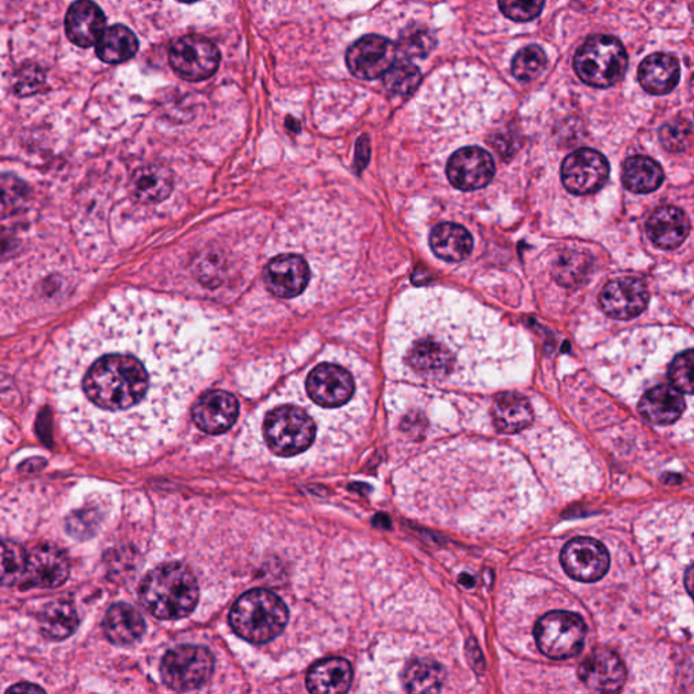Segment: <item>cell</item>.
I'll return each mask as SVG.
<instances>
[{"label": "cell", "instance_id": "cell-1", "mask_svg": "<svg viewBox=\"0 0 694 694\" xmlns=\"http://www.w3.org/2000/svg\"><path fill=\"white\" fill-rule=\"evenodd\" d=\"M213 356L195 310L158 296H116L56 345L62 426L89 451L147 456L173 436Z\"/></svg>", "mask_w": 694, "mask_h": 694}, {"label": "cell", "instance_id": "cell-2", "mask_svg": "<svg viewBox=\"0 0 694 694\" xmlns=\"http://www.w3.org/2000/svg\"><path fill=\"white\" fill-rule=\"evenodd\" d=\"M139 597L152 616L180 620L195 612L200 590L189 567L167 563L147 574L139 586Z\"/></svg>", "mask_w": 694, "mask_h": 694}, {"label": "cell", "instance_id": "cell-3", "mask_svg": "<svg viewBox=\"0 0 694 694\" xmlns=\"http://www.w3.org/2000/svg\"><path fill=\"white\" fill-rule=\"evenodd\" d=\"M288 618L287 605L266 589H253L239 597L230 612L233 633L253 645L275 640L286 629Z\"/></svg>", "mask_w": 694, "mask_h": 694}, {"label": "cell", "instance_id": "cell-4", "mask_svg": "<svg viewBox=\"0 0 694 694\" xmlns=\"http://www.w3.org/2000/svg\"><path fill=\"white\" fill-rule=\"evenodd\" d=\"M628 56L624 45L608 34L586 39L574 58L580 81L593 88H611L622 81L627 71Z\"/></svg>", "mask_w": 694, "mask_h": 694}, {"label": "cell", "instance_id": "cell-5", "mask_svg": "<svg viewBox=\"0 0 694 694\" xmlns=\"http://www.w3.org/2000/svg\"><path fill=\"white\" fill-rule=\"evenodd\" d=\"M315 436L314 419L303 408L280 406L273 408L266 415L264 423L265 441L277 456H298L314 443Z\"/></svg>", "mask_w": 694, "mask_h": 694}, {"label": "cell", "instance_id": "cell-6", "mask_svg": "<svg viewBox=\"0 0 694 694\" xmlns=\"http://www.w3.org/2000/svg\"><path fill=\"white\" fill-rule=\"evenodd\" d=\"M215 670L212 652L203 646L175 647L164 656L161 674L164 684L174 691H195L207 684Z\"/></svg>", "mask_w": 694, "mask_h": 694}, {"label": "cell", "instance_id": "cell-7", "mask_svg": "<svg viewBox=\"0 0 694 694\" xmlns=\"http://www.w3.org/2000/svg\"><path fill=\"white\" fill-rule=\"evenodd\" d=\"M534 637L545 657L568 659L578 656L582 650L586 625L576 613L550 612L539 620Z\"/></svg>", "mask_w": 694, "mask_h": 694}, {"label": "cell", "instance_id": "cell-8", "mask_svg": "<svg viewBox=\"0 0 694 694\" xmlns=\"http://www.w3.org/2000/svg\"><path fill=\"white\" fill-rule=\"evenodd\" d=\"M170 65L187 82H201L218 71L220 53L210 39L203 36H185L170 49Z\"/></svg>", "mask_w": 694, "mask_h": 694}, {"label": "cell", "instance_id": "cell-9", "mask_svg": "<svg viewBox=\"0 0 694 694\" xmlns=\"http://www.w3.org/2000/svg\"><path fill=\"white\" fill-rule=\"evenodd\" d=\"M609 178V163L602 153L582 148L562 164V181L572 195L586 196L602 189Z\"/></svg>", "mask_w": 694, "mask_h": 694}, {"label": "cell", "instance_id": "cell-10", "mask_svg": "<svg viewBox=\"0 0 694 694\" xmlns=\"http://www.w3.org/2000/svg\"><path fill=\"white\" fill-rule=\"evenodd\" d=\"M560 560L568 576L586 583L604 578L611 565L604 544L590 537H577L567 543Z\"/></svg>", "mask_w": 694, "mask_h": 694}, {"label": "cell", "instance_id": "cell-11", "mask_svg": "<svg viewBox=\"0 0 694 694\" xmlns=\"http://www.w3.org/2000/svg\"><path fill=\"white\" fill-rule=\"evenodd\" d=\"M397 48L390 39L381 36H366L358 39L347 50L346 62L352 76L371 81L384 77L396 62Z\"/></svg>", "mask_w": 694, "mask_h": 694}, {"label": "cell", "instance_id": "cell-12", "mask_svg": "<svg viewBox=\"0 0 694 694\" xmlns=\"http://www.w3.org/2000/svg\"><path fill=\"white\" fill-rule=\"evenodd\" d=\"M495 174L494 159L479 147H465L449 159L447 175L460 190H477L490 184Z\"/></svg>", "mask_w": 694, "mask_h": 694}, {"label": "cell", "instance_id": "cell-13", "mask_svg": "<svg viewBox=\"0 0 694 694\" xmlns=\"http://www.w3.org/2000/svg\"><path fill=\"white\" fill-rule=\"evenodd\" d=\"M650 292L637 277H620L608 284L600 296L602 311L617 321H629L646 310Z\"/></svg>", "mask_w": 694, "mask_h": 694}, {"label": "cell", "instance_id": "cell-14", "mask_svg": "<svg viewBox=\"0 0 694 694\" xmlns=\"http://www.w3.org/2000/svg\"><path fill=\"white\" fill-rule=\"evenodd\" d=\"M306 392L319 406L340 407L355 394V380L343 367L321 363L306 379Z\"/></svg>", "mask_w": 694, "mask_h": 694}, {"label": "cell", "instance_id": "cell-15", "mask_svg": "<svg viewBox=\"0 0 694 694\" xmlns=\"http://www.w3.org/2000/svg\"><path fill=\"white\" fill-rule=\"evenodd\" d=\"M239 417V403L230 392L213 390L198 397L193 407V420L207 435H223Z\"/></svg>", "mask_w": 694, "mask_h": 694}, {"label": "cell", "instance_id": "cell-16", "mask_svg": "<svg viewBox=\"0 0 694 694\" xmlns=\"http://www.w3.org/2000/svg\"><path fill=\"white\" fill-rule=\"evenodd\" d=\"M266 287L280 299H293L304 292L310 282V267L299 255H280L265 267Z\"/></svg>", "mask_w": 694, "mask_h": 694}, {"label": "cell", "instance_id": "cell-17", "mask_svg": "<svg viewBox=\"0 0 694 694\" xmlns=\"http://www.w3.org/2000/svg\"><path fill=\"white\" fill-rule=\"evenodd\" d=\"M70 576V562L54 544L37 545L27 554L25 578L37 588H59Z\"/></svg>", "mask_w": 694, "mask_h": 694}, {"label": "cell", "instance_id": "cell-18", "mask_svg": "<svg viewBox=\"0 0 694 694\" xmlns=\"http://www.w3.org/2000/svg\"><path fill=\"white\" fill-rule=\"evenodd\" d=\"M579 679L594 692H618L627 680V670L613 651L594 650L579 666Z\"/></svg>", "mask_w": 694, "mask_h": 694}, {"label": "cell", "instance_id": "cell-19", "mask_svg": "<svg viewBox=\"0 0 694 694\" xmlns=\"http://www.w3.org/2000/svg\"><path fill=\"white\" fill-rule=\"evenodd\" d=\"M105 25L104 11L93 0H78L67 11V37L78 47H93L105 33Z\"/></svg>", "mask_w": 694, "mask_h": 694}, {"label": "cell", "instance_id": "cell-20", "mask_svg": "<svg viewBox=\"0 0 694 694\" xmlns=\"http://www.w3.org/2000/svg\"><path fill=\"white\" fill-rule=\"evenodd\" d=\"M648 238L662 250H674L685 242L691 232V221L684 210L666 205L658 208L647 221Z\"/></svg>", "mask_w": 694, "mask_h": 694}, {"label": "cell", "instance_id": "cell-21", "mask_svg": "<svg viewBox=\"0 0 694 694\" xmlns=\"http://www.w3.org/2000/svg\"><path fill=\"white\" fill-rule=\"evenodd\" d=\"M641 88L652 95L669 94L676 88L681 78L679 59L669 54H653L641 61L639 71Z\"/></svg>", "mask_w": 694, "mask_h": 694}, {"label": "cell", "instance_id": "cell-22", "mask_svg": "<svg viewBox=\"0 0 694 694\" xmlns=\"http://www.w3.org/2000/svg\"><path fill=\"white\" fill-rule=\"evenodd\" d=\"M684 409V396L675 386L670 385H659L647 391L639 403L641 417L653 425L674 424Z\"/></svg>", "mask_w": 694, "mask_h": 694}, {"label": "cell", "instance_id": "cell-23", "mask_svg": "<svg viewBox=\"0 0 694 694\" xmlns=\"http://www.w3.org/2000/svg\"><path fill=\"white\" fill-rule=\"evenodd\" d=\"M352 670L343 658H329L312 666L306 674V687L312 693L339 694L350 690Z\"/></svg>", "mask_w": 694, "mask_h": 694}, {"label": "cell", "instance_id": "cell-24", "mask_svg": "<svg viewBox=\"0 0 694 694\" xmlns=\"http://www.w3.org/2000/svg\"><path fill=\"white\" fill-rule=\"evenodd\" d=\"M493 419L500 433H520L533 423V408L525 396L506 392L494 402Z\"/></svg>", "mask_w": 694, "mask_h": 694}, {"label": "cell", "instance_id": "cell-25", "mask_svg": "<svg viewBox=\"0 0 694 694\" xmlns=\"http://www.w3.org/2000/svg\"><path fill=\"white\" fill-rule=\"evenodd\" d=\"M102 627L113 645L129 646L143 636L146 622L138 609L128 604H116L107 611Z\"/></svg>", "mask_w": 694, "mask_h": 694}, {"label": "cell", "instance_id": "cell-26", "mask_svg": "<svg viewBox=\"0 0 694 694\" xmlns=\"http://www.w3.org/2000/svg\"><path fill=\"white\" fill-rule=\"evenodd\" d=\"M430 247L438 258L447 262H460L472 253L474 241L464 227L443 223L435 227V230L431 231Z\"/></svg>", "mask_w": 694, "mask_h": 694}, {"label": "cell", "instance_id": "cell-27", "mask_svg": "<svg viewBox=\"0 0 694 694\" xmlns=\"http://www.w3.org/2000/svg\"><path fill=\"white\" fill-rule=\"evenodd\" d=\"M39 629L49 640H65L78 628L76 606L65 600L49 602L39 612Z\"/></svg>", "mask_w": 694, "mask_h": 694}, {"label": "cell", "instance_id": "cell-28", "mask_svg": "<svg viewBox=\"0 0 694 694\" xmlns=\"http://www.w3.org/2000/svg\"><path fill=\"white\" fill-rule=\"evenodd\" d=\"M139 49V39L124 25L107 27L96 43V55L107 65H122L132 59Z\"/></svg>", "mask_w": 694, "mask_h": 694}, {"label": "cell", "instance_id": "cell-29", "mask_svg": "<svg viewBox=\"0 0 694 694\" xmlns=\"http://www.w3.org/2000/svg\"><path fill=\"white\" fill-rule=\"evenodd\" d=\"M130 190L139 201H163L173 190V175L159 166L141 167L130 181Z\"/></svg>", "mask_w": 694, "mask_h": 694}, {"label": "cell", "instance_id": "cell-30", "mask_svg": "<svg viewBox=\"0 0 694 694\" xmlns=\"http://www.w3.org/2000/svg\"><path fill=\"white\" fill-rule=\"evenodd\" d=\"M663 170L653 159L633 157L627 159L623 167V184L634 193L656 192L662 185Z\"/></svg>", "mask_w": 694, "mask_h": 694}, {"label": "cell", "instance_id": "cell-31", "mask_svg": "<svg viewBox=\"0 0 694 694\" xmlns=\"http://www.w3.org/2000/svg\"><path fill=\"white\" fill-rule=\"evenodd\" d=\"M446 671L433 659H415L406 666L402 682L409 693H437L441 691Z\"/></svg>", "mask_w": 694, "mask_h": 694}, {"label": "cell", "instance_id": "cell-32", "mask_svg": "<svg viewBox=\"0 0 694 694\" xmlns=\"http://www.w3.org/2000/svg\"><path fill=\"white\" fill-rule=\"evenodd\" d=\"M591 270V262L586 255L568 253L557 261L554 275L565 287H578L586 281Z\"/></svg>", "mask_w": 694, "mask_h": 694}, {"label": "cell", "instance_id": "cell-33", "mask_svg": "<svg viewBox=\"0 0 694 694\" xmlns=\"http://www.w3.org/2000/svg\"><path fill=\"white\" fill-rule=\"evenodd\" d=\"M420 71L413 62L400 61L385 72L384 86L392 94L408 95L418 88Z\"/></svg>", "mask_w": 694, "mask_h": 694}, {"label": "cell", "instance_id": "cell-34", "mask_svg": "<svg viewBox=\"0 0 694 694\" xmlns=\"http://www.w3.org/2000/svg\"><path fill=\"white\" fill-rule=\"evenodd\" d=\"M545 66H547V56H545L544 50L537 45H531L516 55L511 72L520 81L529 82L542 76Z\"/></svg>", "mask_w": 694, "mask_h": 694}, {"label": "cell", "instance_id": "cell-35", "mask_svg": "<svg viewBox=\"0 0 694 694\" xmlns=\"http://www.w3.org/2000/svg\"><path fill=\"white\" fill-rule=\"evenodd\" d=\"M661 143L670 152H686L694 146V132L690 122L676 118L661 129Z\"/></svg>", "mask_w": 694, "mask_h": 694}, {"label": "cell", "instance_id": "cell-36", "mask_svg": "<svg viewBox=\"0 0 694 694\" xmlns=\"http://www.w3.org/2000/svg\"><path fill=\"white\" fill-rule=\"evenodd\" d=\"M27 554L20 544L4 542L2 545V577L3 585L10 586L25 578Z\"/></svg>", "mask_w": 694, "mask_h": 694}, {"label": "cell", "instance_id": "cell-37", "mask_svg": "<svg viewBox=\"0 0 694 694\" xmlns=\"http://www.w3.org/2000/svg\"><path fill=\"white\" fill-rule=\"evenodd\" d=\"M436 47L435 34L423 27H414L402 34L397 50L407 58H425Z\"/></svg>", "mask_w": 694, "mask_h": 694}, {"label": "cell", "instance_id": "cell-38", "mask_svg": "<svg viewBox=\"0 0 694 694\" xmlns=\"http://www.w3.org/2000/svg\"><path fill=\"white\" fill-rule=\"evenodd\" d=\"M671 384L684 394L694 395V350L681 352L669 369Z\"/></svg>", "mask_w": 694, "mask_h": 694}, {"label": "cell", "instance_id": "cell-39", "mask_svg": "<svg viewBox=\"0 0 694 694\" xmlns=\"http://www.w3.org/2000/svg\"><path fill=\"white\" fill-rule=\"evenodd\" d=\"M499 8L508 19L528 22L542 13L544 0H499Z\"/></svg>", "mask_w": 694, "mask_h": 694}, {"label": "cell", "instance_id": "cell-40", "mask_svg": "<svg viewBox=\"0 0 694 694\" xmlns=\"http://www.w3.org/2000/svg\"><path fill=\"white\" fill-rule=\"evenodd\" d=\"M24 692L43 693L44 691L42 690V687L34 686V685H31V684L16 685L14 687H10V690L8 691V693H24Z\"/></svg>", "mask_w": 694, "mask_h": 694}, {"label": "cell", "instance_id": "cell-41", "mask_svg": "<svg viewBox=\"0 0 694 694\" xmlns=\"http://www.w3.org/2000/svg\"><path fill=\"white\" fill-rule=\"evenodd\" d=\"M685 586L687 589V593L691 594L694 601V565L687 570L685 576Z\"/></svg>", "mask_w": 694, "mask_h": 694}, {"label": "cell", "instance_id": "cell-42", "mask_svg": "<svg viewBox=\"0 0 694 694\" xmlns=\"http://www.w3.org/2000/svg\"><path fill=\"white\" fill-rule=\"evenodd\" d=\"M180 2L193 3V2H197V0H180Z\"/></svg>", "mask_w": 694, "mask_h": 694}]
</instances>
